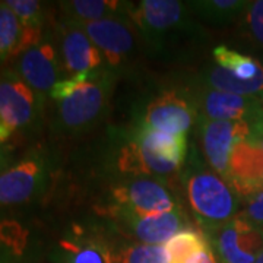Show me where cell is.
<instances>
[{
    "label": "cell",
    "instance_id": "cell-10",
    "mask_svg": "<svg viewBox=\"0 0 263 263\" xmlns=\"http://www.w3.org/2000/svg\"><path fill=\"white\" fill-rule=\"evenodd\" d=\"M212 247L222 263H254L263 250V233L243 216H235L221 227Z\"/></svg>",
    "mask_w": 263,
    "mask_h": 263
},
{
    "label": "cell",
    "instance_id": "cell-12",
    "mask_svg": "<svg viewBox=\"0 0 263 263\" xmlns=\"http://www.w3.org/2000/svg\"><path fill=\"white\" fill-rule=\"evenodd\" d=\"M250 136L252 129L245 122H216L200 119V139L208 164L224 180L234 146Z\"/></svg>",
    "mask_w": 263,
    "mask_h": 263
},
{
    "label": "cell",
    "instance_id": "cell-9",
    "mask_svg": "<svg viewBox=\"0 0 263 263\" xmlns=\"http://www.w3.org/2000/svg\"><path fill=\"white\" fill-rule=\"evenodd\" d=\"M111 197L114 209L138 215H152L179 209L174 196L162 183L142 177L113 187Z\"/></svg>",
    "mask_w": 263,
    "mask_h": 263
},
{
    "label": "cell",
    "instance_id": "cell-4",
    "mask_svg": "<svg viewBox=\"0 0 263 263\" xmlns=\"http://www.w3.org/2000/svg\"><path fill=\"white\" fill-rule=\"evenodd\" d=\"M46 97L35 92L12 69L0 72V117L10 130L37 126L44 111Z\"/></svg>",
    "mask_w": 263,
    "mask_h": 263
},
{
    "label": "cell",
    "instance_id": "cell-27",
    "mask_svg": "<svg viewBox=\"0 0 263 263\" xmlns=\"http://www.w3.org/2000/svg\"><path fill=\"white\" fill-rule=\"evenodd\" d=\"M241 216L254 226H263V193H259L249 199L245 214Z\"/></svg>",
    "mask_w": 263,
    "mask_h": 263
},
{
    "label": "cell",
    "instance_id": "cell-19",
    "mask_svg": "<svg viewBox=\"0 0 263 263\" xmlns=\"http://www.w3.org/2000/svg\"><path fill=\"white\" fill-rule=\"evenodd\" d=\"M203 81L211 89L215 91L246 97H257L263 94V73L250 81H241L226 69L212 66L203 73Z\"/></svg>",
    "mask_w": 263,
    "mask_h": 263
},
{
    "label": "cell",
    "instance_id": "cell-7",
    "mask_svg": "<svg viewBox=\"0 0 263 263\" xmlns=\"http://www.w3.org/2000/svg\"><path fill=\"white\" fill-rule=\"evenodd\" d=\"M197 117L196 100L173 89L164 91L146 105L139 126L168 135H187Z\"/></svg>",
    "mask_w": 263,
    "mask_h": 263
},
{
    "label": "cell",
    "instance_id": "cell-26",
    "mask_svg": "<svg viewBox=\"0 0 263 263\" xmlns=\"http://www.w3.org/2000/svg\"><path fill=\"white\" fill-rule=\"evenodd\" d=\"M245 21L252 40L263 47V0L250 2L246 9Z\"/></svg>",
    "mask_w": 263,
    "mask_h": 263
},
{
    "label": "cell",
    "instance_id": "cell-6",
    "mask_svg": "<svg viewBox=\"0 0 263 263\" xmlns=\"http://www.w3.org/2000/svg\"><path fill=\"white\" fill-rule=\"evenodd\" d=\"M50 164L40 152H31L10 168L0 173V208L27 203L47 187Z\"/></svg>",
    "mask_w": 263,
    "mask_h": 263
},
{
    "label": "cell",
    "instance_id": "cell-30",
    "mask_svg": "<svg viewBox=\"0 0 263 263\" xmlns=\"http://www.w3.org/2000/svg\"><path fill=\"white\" fill-rule=\"evenodd\" d=\"M13 262V254L10 253L6 247L0 245V263H12Z\"/></svg>",
    "mask_w": 263,
    "mask_h": 263
},
{
    "label": "cell",
    "instance_id": "cell-17",
    "mask_svg": "<svg viewBox=\"0 0 263 263\" xmlns=\"http://www.w3.org/2000/svg\"><path fill=\"white\" fill-rule=\"evenodd\" d=\"M133 3L117 0H70L60 2L66 19L75 22H94L101 19L127 16Z\"/></svg>",
    "mask_w": 263,
    "mask_h": 263
},
{
    "label": "cell",
    "instance_id": "cell-24",
    "mask_svg": "<svg viewBox=\"0 0 263 263\" xmlns=\"http://www.w3.org/2000/svg\"><path fill=\"white\" fill-rule=\"evenodd\" d=\"M27 28L43 29L46 22V6L35 0H8L5 2Z\"/></svg>",
    "mask_w": 263,
    "mask_h": 263
},
{
    "label": "cell",
    "instance_id": "cell-29",
    "mask_svg": "<svg viewBox=\"0 0 263 263\" xmlns=\"http://www.w3.org/2000/svg\"><path fill=\"white\" fill-rule=\"evenodd\" d=\"M10 135H12V130L5 124V122H3L2 117H0V143L8 141L10 138Z\"/></svg>",
    "mask_w": 263,
    "mask_h": 263
},
{
    "label": "cell",
    "instance_id": "cell-14",
    "mask_svg": "<svg viewBox=\"0 0 263 263\" xmlns=\"http://www.w3.org/2000/svg\"><path fill=\"white\" fill-rule=\"evenodd\" d=\"M62 59L47 38H43L38 44L22 53L15 65V72L35 92L44 97L62 81Z\"/></svg>",
    "mask_w": 263,
    "mask_h": 263
},
{
    "label": "cell",
    "instance_id": "cell-35",
    "mask_svg": "<svg viewBox=\"0 0 263 263\" xmlns=\"http://www.w3.org/2000/svg\"><path fill=\"white\" fill-rule=\"evenodd\" d=\"M262 101H263V94H262Z\"/></svg>",
    "mask_w": 263,
    "mask_h": 263
},
{
    "label": "cell",
    "instance_id": "cell-16",
    "mask_svg": "<svg viewBox=\"0 0 263 263\" xmlns=\"http://www.w3.org/2000/svg\"><path fill=\"white\" fill-rule=\"evenodd\" d=\"M111 216L126 233L143 245L164 246L184 230V216L180 209L152 215H138L120 209H111Z\"/></svg>",
    "mask_w": 263,
    "mask_h": 263
},
{
    "label": "cell",
    "instance_id": "cell-1",
    "mask_svg": "<svg viewBox=\"0 0 263 263\" xmlns=\"http://www.w3.org/2000/svg\"><path fill=\"white\" fill-rule=\"evenodd\" d=\"M116 73L108 67L91 72L67 98L56 103L54 127L60 133H79L94 126L105 113Z\"/></svg>",
    "mask_w": 263,
    "mask_h": 263
},
{
    "label": "cell",
    "instance_id": "cell-31",
    "mask_svg": "<svg viewBox=\"0 0 263 263\" xmlns=\"http://www.w3.org/2000/svg\"><path fill=\"white\" fill-rule=\"evenodd\" d=\"M8 152H6V149L0 145V170L3 168L6 164H8Z\"/></svg>",
    "mask_w": 263,
    "mask_h": 263
},
{
    "label": "cell",
    "instance_id": "cell-22",
    "mask_svg": "<svg viewBox=\"0 0 263 263\" xmlns=\"http://www.w3.org/2000/svg\"><path fill=\"white\" fill-rule=\"evenodd\" d=\"M214 59L216 65L233 73L241 81H250L263 73V66L253 57L241 54L227 46H218L214 48Z\"/></svg>",
    "mask_w": 263,
    "mask_h": 263
},
{
    "label": "cell",
    "instance_id": "cell-3",
    "mask_svg": "<svg viewBox=\"0 0 263 263\" xmlns=\"http://www.w3.org/2000/svg\"><path fill=\"white\" fill-rule=\"evenodd\" d=\"M190 208L206 227H224L234 218L238 199L231 186L216 173L199 170L186 180Z\"/></svg>",
    "mask_w": 263,
    "mask_h": 263
},
{
    "label": "cell",
    "instance_id": "cell-5",
    "mask_svg": "<svg viewBox=\"0 0 263 263\" xmlns=\"http://www.w3.org/2000/svg\"><path fill=\"white\" fill-rule=\"evenodd\" d=\"M142 171L146 176H167L179 170L187 155V136L138 127L133 136Z\"/></svg>",
    "mask_w": 263,
    "mask_h": 263
},
{
    "label": "cell",
    "instance_id": "cell-34",
    "mask_svg": "<svg viewBox=\"0 0 263 263\" xmlns=\"http://www.w3.org/2000/svg\"><path fill=\"white\" fill-rule=\"evenodd\" d=\"M259 228H260V230H262V233H263V226H259Z\"/></svg>",
    "mask_w": 263,
    "mask_h": 263
},
{
    "label": "cell",
    "instance_id": "cell-18",
    "mask_svg": "<svg viewBox=\"0 0 263 263\" xmlns=\"http://www.w3.org/2000/svg\"><path fill=\"white\" fill-rule=\"evenodd\" d=\"M25 34L27 28L18 16L5 2H0V65L25 53Z\"/></svg>",
    "mask_w": 263,
    "mask_h": 263
},
{
    "label": "cell",
    "instance_id": "cell-20",
    "mask_svg": "<svg viewBox=\"0 0 263 263\" xmlns=\"http://www.w3.org/2000/svg\"><path fill=\"white\" fill-rule=\"evenodd\" d=\"M189 10L196 16L211 24H230L234 21L243 10L247 9L250 2L245 0H196L189 2Z\"/></svg>",
    "mask_w": 263,
    "mask_h": 263
},
{
    "label": "cell",
    "instance_id": "cell-23",
    "mask_svg": "<svg viewBox=\"0 0 263 263\" xmlns=\"http://www.w3.org/2000/svg\"><path fill=\"white\" fill-rule=\"evenodd\" d=\"M117 263H168V256L164 246L143 245H123L116 247Z\"/></svg>",
    "mask_w": 263,
    "mask_h": 263
},
{
    "label": "cell",
    "instance_id": "cell-11",
    "mask_svg": "<svg viewBox=\"0 0 263 263\" xmlns=\"http://www.w3.org/2000/svg\"><path fill=\"white\" fill-rule=\"evenodd\" d=\"M50 259L54 263H117L116 246L101 233L78 227L57 241Z\"/></svg>",
    "mask_w": 263,
    "mask_h": 263
},
{
    "label": "cell",
    "instance_id": "cell-28",
    "mask_svg": "<svg viewBox=\"0 0 263 263\" xmlns=\"http://www.w3.org/2000/svg\"><path fill=\"white\" fill-rule=\"evenodd\" d=\"M190 263H222L219 260V257L216 256L215 250H214V247H212V243L208 246L206 249L202 252V253H199L192 260Z\"/></svg>",
    "mask_w": 263,
    "mask_h": 263
},
{
    "label": "cell",
    "instance_id": "cell-21",
    "mask_svg": "<svg viewBox=\"0 0 263 263\" xmlns=\"http://www.w3.org/2000/svg\"><path fill=\"white\" fill-rule=\"evenodd\" d=\"M209 245L211 240L208 237L199 231L184 228L168 240L164 247L168 256V263H190Z\"/></svg>",
    "mask_w": 263,
    "mask_h": 263
},
{
    "label": "cell",
    "instance_id": "cell-8",
    "mask_svg": "<svg viewBox=\"0 0 263 263\" xmlns=\"http://www.w3.org/2000/svg\"><path fill=\"white\" fill-rule=\"evenodd\" d=\"M130 22L126 16H117L78 24L101 51L108 63V69L116 70L130 59L136 47L135 31Z\"/></svg>",
    "mask_w": 263,
    "mask_h": 263
},
{
    "label": "cell",
    "instance_id": "cell-13",
    "mask_svg": "<svg viewBox=\"0 0 263 263\" xmlns=\"http://www.w3.org/2000/svg\"><path fill=\"white\" fill-rule=\"evenodd\" d=\"M226 181L235 195L253 197L263 193V145L250 136L237 143L230 157Z\"/></svg>",
    "mask_w": 263,
    "mask_h": 263
},
{
    "label": "cell",
    "instance_id": "cell-25",
    "mask_svg": "<svg viewBox=\"0 0 263 263\" xmlns=\"http://www.w3.org/2000/svg\"><path fill=\"white\" fill-rule=\"evenodd\" d=\"M0 245L6 247L13 256H18L27 246V231L16 221H0Z\"/></svg>",
    "mask_w": 263,
    "mask_h": 263
},
{
    "label": "cell",
    "instance_id": "cell-2",
    "mask_svg": "<svg viewBox=\"0 0 263 263\" xmlns=\"http://www.w3.org/2000/svg\"><path fill=\"white\" fill-rule=\"evenodd\" d=\"M186 10L187 5L177 0H142L132 5L129 19L152 50L162 51L173 38L190 29Z\"/></svg>",
    "mask_w": 263,
    "mask_h": 263
},
{
    "label": "cell",
    "instance_id": "cell-15",
    "mask_svg": "<svg viewBox=\"0 0 263 263\" xmlns=\"http://www.w3.org/2000/svg\"><path fill=\"white\" fill-rule=\"evenodd\" d=\"M60 34V59L66 78L94 72L103 67V54L81 25L63 19L59 25Z\"/></svg>",
    "mask_w": 263,
    "mask_h": 263
},
{
    "label": "cell",
    "instance_id": "cell-32",
    "mask_svg": "<svg viewBox=\"0 0 263 263\" xmlns=\"http://www.w3.org/2000/svg\"><path fill=\"white\" fill-rule=\"evenodd\" d=\"M254 263H263V250L260 252V254L257 256V259H256V262Z\"/></svg>",
    "mask_w": 263,
    "mask_h": 263
},
{
    "label": "cell",
    "instance_id": "cell-33",
    "mask_svg": "<svg viewBox=\"0 0 263 263\" xmlns=\"http://www.w3.org/2000/svg\"><path fill=\"white\" fill-rule=\"evenodd\" d=\"M256 139H259V141L262 142V145H263V133H262V135H259V136H257Z\"/></svg>",
    "mask_w": 263,
    "mask_h": 263
}]
</instances>
